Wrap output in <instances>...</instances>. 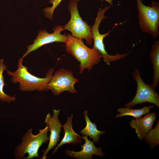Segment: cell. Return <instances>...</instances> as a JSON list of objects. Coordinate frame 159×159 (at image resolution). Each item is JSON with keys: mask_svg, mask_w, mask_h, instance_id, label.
Wrapping results in <instances>:
<instances>
[{"mask_svg": "<svg viewBox=\"0 0 159 159\" xmlns=\"http://www.w3.org/2000/svg\"><path fill=\"white\" fill-rule=\"evenodd\" d=\"M23 59L22 57L19 59L16 71L12 72L6 70L7 74L11 77L12 82L19 83V89L22 91L47 92L48 90L47 85L52 77L54 67L51 68L47 71L45 77L39 78L28 71L27 67L23 64Z\"/></svg>", "mask_w": 159, "mask_h": 159, "instance_id": "1", "label": "cell"}, {"mask_svg": "<svg viewBox=\"0 0 159 159\" xmlns=\"http://www.w3.org/2000/svg\"><path fill=\"white\" fill-rule=\"evenodd\" d=\"M67 39L65 43L66 50L80 62L79 74L84 70H90L95 65L100 62L101 55L97 50L90 48L84 44L82 39L67 34Z\"/></svg>", "mask_w": 159, "mask_h": 159, "instance_id": "2", "label": "cell"}, {"mask_svg": "<svg viewBox=\"0 0 159 159\" xmlns=\"http://www.w3.org/2000/svg\"><path fill=\"white\" fill-rule=\"evenodd\" d=\"M48 127L39 130L37 135L32 133V128L28 129L23 135L20 143L15 148L14 156L16 159H22L24 155L27 153L28 156L25 159H32L34 158H40L38 151L43 143H47L49 140L48 136Z\"/></svg>", "mask_w": 159, "mask_h": 159, "instance_id": "3", "label": "cell"}, {"mask_svg": "<svg viewBox=\"0 0 159 159\" xmlns=\"http://www.w3.org/2000/svg\"><path fill=\"white\" fill-rule=\"evenodd\" d=\"M139 24L140 29L153 38L159 34V3L153 1L150 6L145 5L142 0H136Z\"/></svg>", "mask_w": 159, "mask_h": 159, "instance_id": "4", "label": "cell"}, {"mask_svg": "<svg viewBox=\"0 0 159 159\" xmlns=\"http://www.w3.org/2000/svg\"><path fill=\"white\" fill-rule=\"evenodd\" d=\"M79 0H70L68 6L71 18L69 21L63 26L65 30L70 31L72 35L78 38L85 39L87 44L91 45L93 42L91 27L83 21L80 16L77 8Z\"/></svg>", "mask_w": 159, "mask_h": 159, "instance_id": "5", "label": "cell"}, {"mask_svg": "<svg viewBox=\"0 0 159 159\" xmlns=\"http://www.w3.org/2000/svg\"><path fill=\"white\" fill-rule=\"evenodd\" d=\"M111 7L110 6H108L102 9H100L97 13L94 25L91 28L93 40L94 41V45L92 47L99 51L104 62L107 65H110V62L124 59L130 53V52L123 54H117L114 55H111L108 54L105 49L103 42L104 39L107 37L111 30L118 24H116L112 29L106 33L102 34L99 32V28L100 24L103 20L107 17V16H104L105 13Z\"/></svg>", "mask_w": 159, "mask_h": 159, "instance_id": "6", "label": "cell"}, {"mask_svg": "<svg viewBox=\"0 0 159 159\" xmlns=\"http://www.w3.org/2000/svg\"><path fill=\"white\" fill-rule=\"evenodd\" d=\"M133 78L137 83V88L135 95L130 102L124 105L126 107L132 108L138 104L148 102L155 104L159 108V95L152 85L145 84L142 79L139 70L136 68L132 72Z\"/></svg>", "mask_w": 159, "mask_h": 159, "instance_id": "7", "label": "cell"}, {"mask_svg": "<svg viewBox=\"0 0 159 159\" xmlns=\"http://www.w3.org/2000/svg\"><path fill=\"white\" fill-rule=\"evenodd\" d=\"M78 82V80L74 77L72 72L61 68L56 71L52 75L47 87L55 96L65 91L74 93L77 92L74 85Z\"/></svg>", "mask_w": 159, "mask_h": 159, "instance_id": "8", "label": "cell"}, {"mask_svg": "<svg viewBox=\"0 0 159 159\" xmlns=\"http://www.w3.org/2000/svg\"><path fill=\"white\" fill-rule=\"evenodd\" d=\"M52 33H49L45 30L40 31L38 33L36 38L33 41V43L27 47V50L23 54L24 58L31 52L34 51L43 46L53 42L65 43L68 37L67 34H62L61 32L64 30L62 26L59 25L54 27Z\"/></svg>", "mask_w": 159, "mask_h": 159, "instance_id": "9", "label": "cell"}, {"mask_svg": "<svg viewBox=\"0 0 159 159\" xmlns=\"http://www.w3.org/2000/svg\"><path fill=\"white\" fill-rule=\"evenodd\" d=\"M60 110H53V115L49 113L46 115L44 122L48 126V130L50 132L49 143L47 148L43 150V155L40 159H45L47 157V155L49 151L56 146L59 141L60 134L61 131L62 125L58 117Z\"/></svg>", "mask_w": 159, "mask_h": 159, "instance_id": "10", "label": "cell"}, {"mask_svg": "<svg viewBox=\"0 0 159 159\" xmlns=\"http://www.w3.org/2000/svg\"><path fill=\"white\" fill-rule=\"evenodd\" d=\"M81 138L85 141V143L81 145V150L79 151H74L67 149L65 151L67 155L71 158L80 159H92L93 155L101 157L104 156L102 148L96 147L93 142L89 140L87 137L83 136Z\"/></svg>", "mask_w": 159, "mask_h": 159, "instance_id": "11", "label": "cell"}, {"mask_svg": "<svg viewBox=\"0 0 159 159\" xmlns=\"http://www.w3.org/2000/svg\"><path fill=\"white\" fill-rule=\"evenodd\" d=\"M156 119L155 113L152 112L138 119H132L129 124L132 128L135 130V132L139 139L142 140L144 139L146 134L152 129Z\"/></svg>", "mask_w": 159, "mask_h": 159, "instance_id": "12", "label": "cell"}, {"mask_svg": "<svg viewBox=\"0 0 159 159\" xmlns=\"http://www.w3.org/2000/svg\"><path fill=\"white\" fill-rule=\"evenodd\" d=\"M73 115L72 114L70 117L68 116L65 124L62 125L64 130V135L57 146L55 148L52 155L55 153L59 148L65 144H72L75 145L78 143H82L81 136L75 132L73 130L72 121Z\"/></svg>", "mask_w": 159, "mask_h": 159, "instance_id": "13", "label": "cell"}, {"mask_svg": "<svg viewBox=\"0 0 159 159\" xmlns=\"http://www.w3.org/2000/svg\"><path fill=\"white\" fill-rule=\"evenodd\" d=\"M150 57L153 69V81L151 85L156 88L159 81V41L156 40L152 46Z\"/></svg>", "mask_w": 159, "mask_h": 159, "instance_id": "14", "label": "cell"}, {"mask_svg": "<svg viewBox=\"0 0 159 159\" xmlns=\"http://www.w3.org/2000/svg\"><path fill=\"white\" fill-rule=\"evenodd\" d=\"M88 111L85 110L84 112V118L86 122L85 127L80 132L83 136H89L91 139H93V142L96 143L99 141L100 136L103 134L105 131L98 130L95 123L92 122L90 120L87 115Z\"/></svg>", "mask_w": 159, "mask_h": 159, "instance_id": "15", "label": "cell"}, {"mask_svg": "<svg viewBox=\"0 0 159 159\" xmlns=\"http://www.w3.org/2000/svg\"><path fill=\"white\" fill-rule=\"evenodd\" d=\"M154 107V105L144 106L143 108L138 109H133L126 107L118 108L117 111L119 113L116 115L115 118L128 115L132 116L136 120L138 119L143 115L148 113L150 111V109Z\"/></svg>", "mask_w": 159, "mask_h": 159, "instance_id": "16", "label": "cell"}, {"mask_svg": "<svg viewBox=\"0 0 159 159\" xmlns=\"http://www.w3.org/2000/svg\"><path fill=\"white\" fill-rule=\"evenodd\" d=\"M4 60L3 59H0V100L10 103L14 101L16 97L15 96H11L6 94L3 91L4 87L5 84L3 73L4 70L7 69L6 65L4 63Z\"/></svg>", "mask_w": 159, "mask_h": 159, "instance_id": "17", "label": "cell"}, {"mask_svg": "<svg viewBox=\"0 0 159 159\" xmlns=\"http://www.w3.org/2000/svg\"><path fill=\"white\" fill-rule=\"evenodd\" d=\"M150 148H153L159 144V121L155 127L151 129L145 135L144 139Z\"/></svg>", "mask_w": 159, "mask_h": 159, "instance_id": "18", "label": "cell"}, {"mask_svg": "<svg viewBox=\"0 0 159 159\" xmlns=\"http://www.w3.org/2000/svg\"><path fill=\"white\" fill-rule=\"evenodd\" d=\"M63 0H49V2L52 4L51 7H46L43 9L44 15L47 18L53 20V13L57 7Z\"/></svg>", "mask_w": 159, "mask_h": 159, "instance_id": "19", "label": "cell"}, {"mask_svg": "<svg viewBox=\"0 0 159 159\" xmlns=\"http://www.w3.org/2000/svg\"><path fill=\"white\" fill-rule=\"evenodd\" d=\"M102 1V0H101ZM105 1H107L108 3L111 6H112L113 5V3L112 2V1L115 0H104Z\"/></svg>", "mask_w": 159, "mask_h": 159, "instance_id": "20", "label": "cell"}]
</instances>
